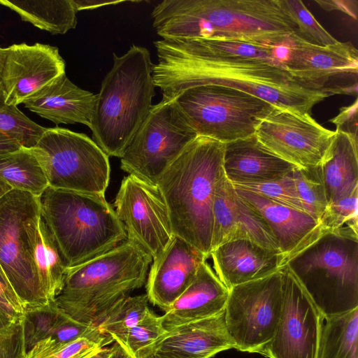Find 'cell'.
I'll list each match as a JSON object with an SVG mask.
<instances>
[{
  "mask_svg": "<svg viewBox=\"0 0 358 358\" xmlns=\"http://www.w3.org/2000/svg\"><path fill=\"white\" fill-rule=\"evenodd\" d=\"M157 63L152 80L173 99L183 90L214 84L237 89L277 108L310 114L315 105L331 96L294 78L280 64L265 61L220 59L174 51L154 42Z\"/></svg>",
  "mask_w": 358,
  "mask_h": 358,
  "instance_id": "6da1fadb",
  "label": "cell"
},
{
  "mask_svg": "<svg viewBox=\"0 0 358 358\" xmlns=\"http://www.w3.org/2000/svg\"><path fill=\"white\" fill-rule=\"evenodd\" d=\"M152 17L162 39H225L285 48L296 30L277 0H164Z\"/></svg>",
  "mask_w": 358,
  "mask_h": 358,
  "instance_id": "7a4b0ae2",
  "label": "cell"
},
{
  "mask_svg": "<svg viewBox=\"0 0 358 358\" xmlns=\"http://www.w3.org/2000/svg\"><path fill=\"white\" fill-rule=\"evenodd\" d=\"M222 142L197 136L164 171L157 186L173 233L210 257L213 204L224 174Z\"/></svg>",
  "mask_w": 358,
  "mask_h": 358,
  "instance_id": "3957f363",
  "label": "cell"
},
{
  "mask_svg": "<svg viewBox=\"0 0 358 358\" xmlns=\"http://www.w3.org/2000/svg\"><path fill=\"white\" fill-rule=\"evenodd\" d=\"M152 260L138 245L127 239L67 268L63 287L52 303L71 319L98 328L118 302L145 284Z\"/></svg>",
  "mask_w": 358,
  "mask_h": 358,
  "instance_id": "277c9868",
  "label": "cell"
},
{
  "mask_svg": "<svg viewBox=\"0 0 358 358\" xmlns=\"http://www.w3.org/2000/svg\"><path fill=\"white\" fill-rule=\"evenodd\" d=\"M149 50L132 45L113 64L96 94L90 129L95 143L109 157L121 158L152 106L155 95Z\"/></svg>",
  "mask_w": 358,
  "mask_h": 358,
  "instance_id": "5b68a950",
  "label": "cell"
},
{
  "mask_svg": "<svg viewBox=\"0 0 358 358\" xmlns=\"http://www.w3.org/2000/svg\"><path fill=\"white\" fill-rule=\"evenodd\" d=\"M40 213L67 268L99 256L127 240L105 194L48 186L38 196Z\"/></svg>",
  "mask_w": 358,
  "mask_h": 358,
  "instance_id": "8992f818",
  "label": "cell"
},
{
  "mask_svg": "<svg viewBox=\"0 0 358 358\" xmlns=\"http://www.w3.org/2000/svg\"><path fill=\"white\" fill-rule=\"evenodd\" d=\"M285 264L324 317L358 308V230L322 229Z\"/></svg>",
  "mask_w": 358,
  "mask_h": 358,
  "instance_id": "52a82bcc",
  "label": "cell"
},
{
  "mask_svg": "<svg viewBox=\"0 0 358 358\" xmlns=\"http://www.w3.org/2000/svg\"><path fill=\"white\" fill-rule=\"evenodd\" d=\"M173 99L197 136L223 143L255 134L275 108L243 91L214 84L187 88Z\"/></svg>",
  "mask_w": 358,
  "mask_h": 358,
  "instance_id": "ba28073f",
  "label": "cell"
},
{
  "mask_svg": "<svg viewBox=\"0 0 358 358\" xmlns=\"http://www.w3.org/2000/svg\"><path fill=\"white\" fill-rule=\"evenodd\" d=\"M30 150L48 186L105 194L110 180L109 157L86 134L59 127L46 128Z\"/></svg>",
  "mask_w": 358,
  "mask_h": 358,
  "instance_id": "9c48e42d",
  "label": "cell"
},
{
  "mask_svg": "<svg viewBox=\"0 0 358 358\" xmlns=\"http://www.w3.org/2000/svg\"><path fill=\"white\" fill-rule=\"evenodd\" d=\"M197 136L174 99H162L152 106L123 155L120 168L157 185L167 167Z\"/></svg>",
  "mask_w": 358,
  "mask_h": 358,
  "instance_id": "30bf717a",
  "label": "cell"
},
{
  "mask_svg": "<svg viewBox=\"0 0 358 358\" xmlns=\"http://www.w3.org/2000/svg\"><path fill=\"white\" fill-rule=\"evenodd\" d=\"M38 199L9 191L0 199V266L26 310L50 303L40 285L26 224Z\"/></svg>",
  "mask_w": 358,
  "mask_h": 358,
  "instance_id": "8fae6325",
  "label": "cell"
},
{
  "mask_svg": "<svg viewBox=\"0 0 358 358\" xmlns=\"http://www.w3.org/2000/svg\"><path fill=\"white\" fill-rule=\"evenodd\" d=\"M282 305L280 271L229 289L224 308L227 331L234 348L260 353L271 340Z\"/></svg>",
  "mask_w": 358,
  "mask_h": 358,
  "instance_id": "7c38bea8",
  "label": "cell"
},
{
  "mask_svg": "<svg viewBox=\"0 0 358 358\" xmlns=\"http://www.w3.org/2000/svg\"><path fill=\"white\" fill-rule=\"evenodd\" d=\"M282 311L271 340L259 354L268 358H317L324 315L289 267L280 268Z\"/></svg>",
  "mask_w": 358,
  "mask_h": 358,
  "instance_id": "4fadbf2b",
  "label": "cell"
},
{
  "mask_svg": "<svg viewBox=\"0 0 358 358\" xmlns=\"http://www.w3.org/2000/svg\"><path fill=\"white\" fill-rule=\"evenodd\" d=\"M114 204L127 239L138 245L152 260L157 258L174 234L157 185L129 174L122 180Z\"/></svg>",
  "mask_w": 358,
  "mask_h": 358,
  "instance_id": "5bb4252c",
  "label": "cell"
},
{
  "mask_svg": "<svg viewBox=\"0 0 358 358\" xmlns=\"http://www.w3.org/2000/svg\"><path fill=\"white\" fill-rule=\"evenodd\" d=\"M336 131L317 122L310 114L275 107L255 130L259 141L296 167L318 166Z\"/></svg>",
  "mask_w": 358,
  "mask_h": 358,
  "instance_id": "9a60e30c",
  "label": "cell"
},
{
  "mask_svg": "<svg viewBox=\"0 0 358 358\" xmlns=\"http://www.w3.org/2000/svg\"><path fill=\"white\" fill-rule=\"evenodd\" d=\"M65 73V62L55 46L36 43L3 48L0 84L8 105L16 106Z\"/></svg>",
  "mask_w": 358,
  "mask_h": 358,
  "instance_id": "2e32d148",
  "label": "cell"
},
{
  "mask_svg": "<svg viewBox=\"0 0 358 358\" xmlns=\"http://www.w3.org/2000/svg\"><path fill=\"white\" fill-rule=\"evenodd\" d=\"M282 64L294 78L334 95L339 91L331 85L332 80L357 77L358 52L350 42L315 45L294 33L285 47Z\"/></svg>",
  "mask_w": 358,
  "mask_h": 358,
  "instance_id": "e0dca14e",
  "label": "cell"
},
{
  "mask_svg": "<svg viewBox=\"0 0 358 358\" xmlns=\"http://www.w3.org/2000/svg\"><path fill=\"white\" fill-rule=\"evenodd\" d=\"M237 239L249 240L264 248L280 250L266 222L239 196L224 174L214 195L211 251L220 245Z\"/></svg>",
  "mask_w": 358,
  "mask_h": 358,
  "instance_id": "ac0fdd59",
  "label": "cell"
},
{
  "mask_svg": "<svg viewBox=\"0 0 358 358\" xmlns=\"http://www.w3.org/2000/svg\"><path fill=\"white\" fill-rule=\"evenodd\" d=\"M208 257L175 236L152 264L145 289L149 302L164 313L192 281L199 266Z\"/></svg>",
  "mask_w": 358,
  "mask_h": 358,
  "instance_id": "d6986e66",
  "label": "cell"
},
{
  "mask_svg": "<svg viewBox=\"0 0 358 358\" xmlns=\"http://www.w3.org/2000/svg\"><path fill=\"white\" fill-rule=\"evenodd\" d=\"M232 348L234 344L227 331L224 310L168 330L141 358L152 354L164 358H212Z\"/></svg>",
  "mask_w": 358,
  "mask_h": 358,
  "instance_id": "ffe728a7",
  "label": "cell"
},
{
  "mask_svg": "<svg viewBox=\"0 0 358 358\" xmlns=\"http://www.w3.org/2000/svg\"><path fill=\"white\" fill-rule=\"evenodd\" d=\"M210 257L215 273L229 289L271 275L284 265L280 250L268 249L246 239L220 245L210 252Z\"/></svg>",
  "mask_w": 358,
  "mask_h": 358,
  "instance_id": "44dd1931",
  "label": "cell"
},
{
  "mask_svg": "<svg viewBox=\"0 0 358 358\" xmlns=\"http://www.w3.org/2000/svg\"><path fill=\"white\" fill-rule=\"evenodd\" d=\"M235 189L269 227L278 241L284 265L322 230L320 222L307 213L277 203L248 190Z\"/></svg>",
  "mask_w": 358,
  "mask_h": 358,
  "instance_id": "7402d4cb",
  "label": "cell"
},
{
  "mask_svg": "<svg viewBox=\"0 0 358 358\" xmlns=\"http://www.w3.org/2000/svg\"><path fill=\"white\" fill-rule=\"evenodd\" d=\"M96 95L73 83L64 73L27 98L24 107L56 124L91 126Z\"/></svg>",
  "mask_w": 358,
  "mask_h": 358,
  "instance_id": "603a6c76",
  "label": "cell"
},
{
  "mask_svg": "<svg viewBox=\"0 0 358 358\" xmlns=\"http://www.w3.org/2000/svg\"><path fill=\"white\" fill-rule=\"evenodd\" d=\"M229 294V289L205 261L189 285L162 315V324L168 331L217 315L224 310Z\"/></svg>",
  "mask_w": 358,
  "mask_h": 358,
  "instance_id": "cb8c5ba5",
  "label": "cell"
},
{
  "mask_svg": "<svg viewBox=\"0 0 358 358\" xmlns=\"http://www.w3.org/2000/svg\"><path fill=\"white\" fill-rule=\"evenodd\" d=\"M295 167L262 145L255 134L224 145V172L232 184L276 180L292 172Z\"/></svg>",
  "mask_w": 358,
  "mask_h": 358,
  "instance_id": "d4e9b609",
  "label": "cell"
},
{
  "mask_svg": "<svg viewBox=\"0 0 358 358\" xmlns=\"http://www.w3.org/2000/svg\"><path fill=\"white\" fill-rule=\"evenodd\" d=\"M26 227L41 287L52 303L63 287L67 267L41 215L39 202L29 216Z\"/></svg>",
  "mask_w": 358,
  "mask_h": 358,
  "instance_id": "484cf974",
  "label": "cell"
},
{
  "mask_svg": "<svg viewBox=\"0 0 358 358\" xmlns=\"http://www.w3.org/2000/svg\"><path fill=\"white\" fill-rule=\"evenodd\" d=\"M319 164L328 205L358 189L357 136L336 129Z\"/></svg>",
  "mask_w": 358,
  "mask_h": 358,
  "instance_id": "4316f807",
  "label": "cell"
},
{
  "mask_svg": "<svg viewBox=\"0 0 358 358\" xmlns=\"http://www.w3.org/2000/svg\"><path fill=\"white\" fill-rule=\"evenodd\" d=\"M156 41L170 50L195 56L259 60L283 66L282 55L278 53L280 48L225 39H162Z\"/></svg>",
  "mask_w": 358,
  "mask_h": 358,
  "instance_id": "83f0119b",
  "label": "cell"
},
{
  "mask_svg": "<svg viewBox=\"0 0 358 358\" xmlns=\"http://www.w3.org/2000/svg\"><path fill=\"white\" fill-rule=\"evenodd\" d=\"M0 4L17 13L22 21L52 34H64L77 24L72 0H0Z\"/></svg>",
  "mask_w": 358,
  "mask_h": 358,
  "instance_id": "f1b7e54d",
  "label": "cell"
},
{
  "mask_svg": "<svg viewBox=\"0 0 358 358\" xmlns=\"http://www.w3.org/2000/svg\"><path fill=\"white\" fill-rule=\"evenodd\" d=\"M358 308L324 317L317 358H358Z\"/></svg>",
  "mask_w": 358,
  "mask_h": 358,
  "instance_id": "f546056e",
  "label": "cell"
},
{
  "mask_svg": "<svg viewBox=\"0 0 358 358\" xmlns=\"http://www.w3.org/2000/svg\"><path fill=\"white\" fill-rule=\"evenodd\" d=\"M0 178L14 189L38 196L48 186L46 178L30 148L0 153Z\"/></svg>",
  "mask_w": 358,
  "mask_h": 358,
  "instance_id": "4dcf8cb0",
  "label": "cell"
},
{
  "mask_svg": "<svg viewBox=\"0 0 358 358\" xmlns=\"http://www.w3.org/2000/svg\"><path fill=\"white\" fill-rule=\"evenodd\" d=\"M45 129L31 120L17 107L8 105L0 84V132L21 147L31 148Z\"/></svg>",
  "mask_w": 358,
  "mask_h": 358,
  "instance_id": "1f68e13d",
  "label": "cell"
},
{
  "mask_svg": "<svg viewBox=\"0 0 358 358\" xmlns=\"http://www.w3.org/2000/svg\"><path fill=\"white\" fill-rule=\"evenodd\" d=\"M146 294L129 296L118 302L98 326L103 334L121 335L136 325L150 310Z\"/></svg>",
  "mask_w": 358,
  "mask_h": 358,
  "instance_id": "d6a6232c",
  "label": "cell"
},
{
  "mask_svg": "<svg viewBox=\"0 0 358 358\" xmlns=\"http://www.w3.org/2000/svg\"><path fill=\"white\" fill-rule=\"evenodd\" d=\"M299 197L307 213L320 221L328 206L320 166L292 171Z\"/></svg>",
  "mask_w": 358,
  "mask_h": 358,
  "instance_id": "836d02e7",
  "label": "cell"
},
{
  "mask_svg": "<svg viewBox=\"0 0 358 358\" xmlns=\"http://www.w3.org/2000/svg\"><path fill=\"white\" fill-rule=\"evenodd\" d=\"M167 331L162 324V316L157 315L150 309L136 325L113 339L131 357L141 358L142 354Z\"/></svg>",
  "mask_w": 358,
  "mask_h": 358,
  "instance_id": "e575fe53",
  "label": "cell"
},
{
  "mask_svg": "<svg viewBox=\"0 0 358 358\" xmlns=\"http://www.w3.org/2000/svg\"><path fill=\"white\" fill-rule=\"evenodd\" d=\"M277 2L295 24V34L304 41L320 46L338 42L317 21L301 1L277 0Z\"/></svg>",
  "mask_w": 358,
  "mask_h": 358,
  "instance_id": "d590c367",
  "label": "cell"
},
{
  "mask_svg": "<svg viewBox=\"0 0 358 358\" xmlns=\"http://www.w3.org/2000/svg\"><path fill=\"white\" fill-rule=\"evenodd\" d=\"M106 345L86 338L62 343L47 338L36 343L23 358H89Z\"/></svg>",
  "mask_w": 358,
  "mask_h": 358,
  "instance_id": "8d00e7d4",
  "label": "cell"
},
{
  "mask_svg": "<svg viewBox=\"0 0 358 358\" xmlns=\"http://www.w3.org/2000/svg\"><path fill=\"white\" fill-rule=\"evenodd\" d=\"M232 185L235 188L254 192L277 203L306 213L299 197L292 171L265 182Z\"/></svg>",
  "mask_w": 358,
  "mask_h": 358,
  "instance_id": "74e56055",
  "label": "cell"
},
{
  "mask_svg": "<svg viewBox=\"0 0 358 358\" xmlns=\"http://www.w3.org/2000/svg\"><path fill=\"white\" fill-rule=\"evenodd\" d=\"M358 189L349 195L329 204L319 221L322 229L333 230L350 227L358 230Z\"/></svg>",
  "mask_w": 358,
  "mask_h": 358,
  "instance_id": "f35d334b",
  "label": "cell"
},
{
  "mask_svg": "<svg viewBox=\"0 0 358 358\" xmlns=\"http://www.w3.org/2000/svg\"><path fill=\"white\" fill-rule=\"evenodd\" d=\"M357 99L355 102L345 107L340 108L339 113L330 120L336 127V130H341L357 136Z\"/></svg>",
  "mask_w": 358,
  "mask_h": 358,
  "instance_id": "ab89813d",
  "label": "cell"
},
{
  "mask_svg": "<svg viewBox=\"0 0 358 358\" xmlns=\"http://www.w3.org/2000/svg\"><path fill=\"white\" fill-rule=\"evenodd\" d=\"M315 1L324 10H339L355 20L357 19L358 1L357 0H320Z\"/></svg>",
  "mask_w": 358,
  "mask_h": 358,
  "instance_id": "60d3db41",
  "label": "cell"
},
{
  "mask_svg": "<svg viewBox=\"0 0 358 358\" xmlns=\"http://www.w3.org/2000/svg\"><path fill=\"white\" fill-rule=\"evenodd\" d=\"M0 292L7 299L15 311L24 315L26 309L24 304L15 294L6 274L0 266Z\"/></svg>",
  "mask_w": 358,
  "mask_h": 358,
  "instance_id": "b9f144b4",
  "label": "cell"
},
{
  "mask_svg": "<svg viewBox=\"0 0 358 358\" xmlns=\"http://www.w3.org/2000/svg\"><path fill=\"white\" fill-rule=\"evenodd\" d=\"M76 10L94 9L105 6L114 5L124 2L123 1H101V0H72Z\"/></svg>",
  "mask_w": 358,
  "mask_h": 358,
  "instance_id": "7bdbcfd3",
  "label": "cell"
},
{
  "mask_svg": "<svg viewBox=\"0 0 358 358\" xmlns=\"http://www.w3.org/2000/svg\"><path fill=\"white\" fill-rule=\"evenodd\" d=\"M20 148V144L0 132V153L16 150Z\"/></svg>",
  "mask_w": 358,
  "mask_h": 358,
  "instance_id": "ee69618b",
  "label": "cell"
},
{
  "mask_svg": "<svg viewBox=\"0 0 358 358\" xmlns=\"http://www.w3.org/2000/svg\"><path fill=\"white\" fill-rule=\"evenodd\" d=\"M0 309L6 312L7 313L17 317V318H23L24 315H21L17 313L15 310L10 305L7 299L3 295V294L0 292Z\"/></svg>",
  "mask_w": 358,
  "mask_h": 358,
  "instance_id": "f6af8a7d",
  "label": "cell"
},
{
  "mask_svg": "<svg viewBox=\"0 0 358 358\" xmlns=\"http://www.w3.org/2000/svg\"><path fill=\"white\" fill-rule=\"evenodd\" d=\"M111 347L113 353L109 358H133L117 342H114Z\"/></svg>",
  "mask_w": 358,
  "mask_h": 358,
  "instance_id": "bcb514c9",
  "label": "cell"
},
{
  "mask_svg": "<svg viewBox=\"0 0 358 358\" xmlns=\"http://www.w3.org/2000/svg\"><path fill=\"white\" fill-rule=\"evenodd\" d=\"M113 353L112 347H103L93 354L89 358H109Z\"/></svg>",
  "mask_w": 358,
  "mask_h": 358,
  "instance_id": "7dc6e473",
  "label": "cell"
},
{
  "mask_svg": "<svg viewBox=\"0 0 358 358\" xmlns=\"http://www.w3.org/2000/svg\"><path fill=\"white\" fill-rule=\"evenodd\" d=\"M12 189L13 188L10 185L0 178V199Z\"/></svg>",
  "mask_w": 358,
  "mask_h": 358,
  "instance_id": "c3c4849f",
  "label": "cell"
},
{
  "mask_svg": "<svg viewBox=\"0 0 358 358\" xmlns=\"http://www.w3.org/2000/svg\"><path fill=\"white\" fill-rule=\"evenodd\" d=\"M3 57V48L0 47V69L1 67V64H2Z\"/></svg>",
  "mask_w": 358,
  "mask_h": 358,
  "instance_id": "681fc988",
  "label": "cell"
},
{
  "mask_svg": "<svg viewBox=\"0 0 358 358\" xmlns=\"http://www.w3.org/2000/svg\"><path fill=\"white\" fill-rule=\"evenodd\" d=\"M145 358H164V357L157 355L152 354V355H150L145 357Z\"/></svg>",
  "mask_w": 358,
  "mask_h": 358,
  "instance_id": "f907efd6",
  "label": "cell"
}]
</instances>
